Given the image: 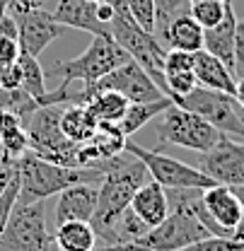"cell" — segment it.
<instances>
[{
	"mask_svg": "<svg viewBox=\"0 0 244 251\" xmlns=\"http://www.w3.org/2000/svg\"><path fill=\"white\" fill-rule=\"evenodd\" d=\"M97 167L104 172V176L97 186L99 198H97V210L92 215V227H94L97 237H102L109 244L114 222L131 205L136 191L150 181V172L138 157L126 150L111 159L99 162Z\"/></svg>",
	"mask_w": 244,
	"mask_h": 251,
	"instance_id": "obj_1",
	"label": "cell"
},
{
	"mask_svg": "<svg viewBox=\"0 0 244 251\" xmlns=\"http://www.w3.org/2000/svg\"><path fill=\"white\" fill-rule=\"evenodd\" d=\"M17 174H20L17 203L46 201L49 196H58L68 186L85 184V181L97 184L104 176L99 167H65L58 162L44 159L31 150L17 159Z\"/></svg>",
	"mask_w": 244,
	"mask_h": 251,
	"instance_id": "obj_2",
	"label": "cell"
},
{
	"mask_svg": "<svg viewBox=\"0 0 244 251\" xmlns=\"http://www.w3.org/2000/svg\"><path fill=\"white\" fill-rule=\"evenodd\" d=\"M128 61H131V56L116 44V39L111 34H92L90 46L80 56L56 63L51 68V73L61 75L65 85H70L75 80H80L82 85H92Z\"/></svg>",
	"mask_w": 244,
	"mask_h": 251,
	"instance_id": "obj_3",
	"label": "cell"
},
{
	"mask_svg": "<svg viewBox=\"0 0 244 251\" xmlns=\"http://www.w3.org/2000/svg\"><path fill=\"white\" fill-rule=\"evenodd\" d=\"M109 27H111V36L116 39V44L153 77L160 85V90L167 94V82H164L167 49L162 46V41L155 34L143 29L133 17H114Z\"/></svg>",
	"mask_w": 244,
	"mask_h": 251,
	"instance_id": "obj_4",
	"label": "cell"
},
{
	"mask_svg": "<svg viewBox=\"0 0 244 251\" xmlns=\"http://www.w3.org/2000/svg\"><path fill=\"white\" fill-rule=\"evenodd\" d=\"M172 101L189 109V111H193V114H198V116H203L220 133L244 140V109L235 99V94L217 92V90H208V87L198 85L193 92H189L186 97H174Z\"/></svg>",
	"mask_w": 244,
	"mask_h": 251,
	"instance_id": "obj_5",
	"label": "cell"
},
{
	"mask_svg": "<svg viewBox=\"0 0 244 251\" xmlns=\"http://www.w3.org/2000/svg\"><path fill=\"white\" fill-rule=\"evenodd\" d=\"M222 135L225 133H220L211 121H206L203 116L184 109L174 101L160 116V140L167 145H177L193 152H206Z\"/></svg>",
	"mask_w": 244,
	"mask_h": 251,
	"instance_id": "obj_6",
	"label": "cell"
},
{
	"mask_svg": "<svg viewBox=\"0 0 244 251\" xmlns=\"http://www.w3.org/2000/svg\"><path fill=\"white\" fill-rule=\"evenodd\" d=\"M54 234L46 229L44 201L15 203L12 215L0 234V251H44Z\"/></svg>",
	"mask_w": 244,
	"mask_h": 251,
	"instance_id": "obj_7",
	"label": "cell"
},
{
	"mask_svg": "<svg viewBox=\"0 0 244 251\" xmlns=\"http://www.w3.org/2000/svg\"><path fill=\"white\" fill-rule=\"evenodd\" d=\"M126 152L136 155L150 172V179L164 188H211L215 181L203 174L198 167L186 164L182 159L162 155L160 150H148L133 140H126Z\"/></svg>",
	"mask_w": 244,
	"mask_h": 251,
	"instance_id": "obj_8",
	"label": "cell"
},
{
	"mask_svg": "<svg viewBox=\"0 0 244 251\" xmlns=\"http://www.w3.org/2000/svg\"><path fill=\"white\" fill-rule=\"evenodd\" d=\"M203 237H211V232L196 218V213L186 205H177V208H169V215L157 227H153L138 242V247L153 251H182Z\"/></svg>",
	"mask_w": 244,
	"mask_h": 251,
	"instance_id": "obj_9",
	"label": "cell"
},
{
	"mask_svg": "<svg viewBox=\"0 0 244 251\" xmlns=\"http://www.w3.org/2000/svg\"><path fill=\"white\" fill-rule=\"evenodd\" d=\"M99 92H119L128 101H155V99L167 97L160 90V85L133 58L128 63H123V65H119L116 70H111L109 75H104L102 80H97L92 85H85L82 92H80V104L90 101L92 97Z\"/></svg>",
	"mask_w": 244,
	"mask_h": 251,
	"instance_id": "obj_10",
	"label": "cell"
},
{
	"mask_svg": "<svg viewBox=\"0 0 244 251\" xmlns=\"http://www.w3.org/2000/svg\"><path fill=\"white\" fill-rule=\"evenodd\" d=\"M10 12L17 20L20 29V51H27L31 56H41L56 39H61L68 31L65 25H61L54 12H46L41 7H25L17 2H10Z\"/></svg>",
	"mask_w": 244,
	"mask_h": 251,
	"instance_id": "obj_11",
	"label": "cell"
},
{
	"mask_svg": "<svg viewBox=\"0 0 244 251\" xmlns=\"http://www.w3.org/2000/svg\"><path fill=\"white\" fill-rule=\"evenodd\" d=\"M198 169L208 174L215 184L232 188L244 186V140L222 135L211 150L201 152Z\"/></svg>",
	"mask_w": 244,
	"mask_h": 251,
	"instance_id": "obj_12",
	"label": "cell"
},
{
	"mask_svg": "<svg viewBox=\"0 0 244 251\" xmlns=\"http://www.w3.org/2000/svg\"><path fill=\"white\" fill-rule=\"evenodd\" d=\"M97 198H99V188L92 181L75 184L61 191L56 201V225L70 222V220L92 222V215L97 210Z\"/></svg>",
	"mask_w": 244,
	"mask_h": 251,
	"instance_id": "obj_13",
	"label": "cell"
},
{
	"mask_svg": "<svg viewBox=\"0 0 244 251\" xmlns=\"http://www.w3.org/2000/svg\"><path fill=\"white\" fill-rule=\"evenodd\" d=\"M203 205L220 227H225L227 232L235 234V227H237L244 210V198L235 188L222 186V184L203 188Z\"/></svg>",
	"mask_w": 244,
	"mask_h": 251,
	"instance_id": "obj_14",
	"label": "cell"
},
{
	"mask_svg": "<svg viewBox=\"0 0 244 251\" xmlns=\"http://www.w3.org/2000/svg\"><path fill=\"white\" fill-rule=\"evenodd\" d=\"M54 17L68 29L90 31V34H111V27L97 17V2L90 0H58Z\"/></svg>",
	"mask_w": 244,
	"mask_h": 251,
	"instance_id": "obj_15",
	"label": "cell"
},
{
	"mask_svg": "<svg viewBox=\"0 0 244 251\" xmlns=\"http://www.w3.org/2000/svg\"><path fill=\"white\" fill-rule=\"evenodd\" d=\"M237 15H235V7L232 2L227 5V12H225V20L220 25H215L211 29H206L203 34V49L208 53H213L215 58L225 63L232 73H235V36H237Z\"/></svg>",
	"mask_w": 244,
	"mask_h": 251,
	"instance_id": "obj_16",
	"label": "cell"
},
{
	"mask_svg": "<svg viewBox=\"0 0 244 251\" xmlns=\"http://www.w3.org/2000/svg\"><path fill=\"white\" fill-rule=\"evenodd\" d=\"M193 58H196V61H193V75H196V80H198L201 87L235 94V90H237L235 73L220 61V58H215L213 53H208L206 49L196 51Z\"/></svg>",
	"mask_w": 244,
	"mask_h": 251,
	"instance_id": "obj_17",
	"label": "cell"
},
{
	"mask_svg": "<svg viewBox=\"0 0 244 251\" xmlns=\"http://www.w3.org/2000/svg\"><path fill=\"white\" fill-rule=\"evenodd\" d=\"M131 208L145 220L150 227H157L162 220L169 215V198H167V188L160 186L157 181H148L136 191Z\"/></svg>",
	"mask_w": 244,
	"mask_h": 251,
	"instance_id": "obj_18",
	"label": "cell"
},
{
	"mask_svg": "<svg viewBox=\"0 0 244 251\" xmlns=\"http://www.w3.org/2000/svg\"><path fill=\"white\" fill-rule=\"evenodd\" d=\"M61 128L70 143L85 145L99 133V121L85 101L82 104H68L61 114Z\"/></svg>",
	"mask_w": 244,
	"mask_h": 251,
	"instance_id": "obj_19",
	"label": "cell"
},
{
	"mask_svg": "<svg viewBox=\"0 0 244 251\" xmlns=\"http://www.w3.org/2000/svg\"><path fill=\"white\" fill-rule=\"evenodd\" d=\"M203 34H206V29H203V27L191 17V12H189V15L174 17V20L164 27L160 41H164L169 49H179V51L196 53V51L203 49Z\"/></svg>",
	"mask_w": 244,
	"mask_h": 251,
	"instance_id": "obj_20",
	"label": "cell"
},
{
	"mask_svg": "<svg viewBox=\"0 0 244 251\" xmlns=\"http://www.w3.org/2000/svg\"><path fill=\"white\" fill-rule=\"evenodd\" d=\"M169 106H172V97H162V99H155V101H131L126 114H123V119L116 126H119V130L126 138H131L143 126H148L157 116H162Z\"/></svg>",
	"mask_w": 244,
	"mask_h": 251,
	"instance_id": "obj_21",
	"label": "cell"
},
{
	"mask_svg": "<svg viewBox=\"0 0 244 251\" xmlns=\"http://www.w3.org/2000/svg\"><path fill=\"white\" fill-rule=\"evenodd\" d=\"M54 242L63 251H94V247H97V232H94L92 222L70 220V222L56 225Z\"/></svg>",
	"mask_w": 244,
	"mask_h": 251,
	"instance_id": "obj_22",
	"label": "cell"
},
{
	"mask_svg": "<svg viewBox=\"0 0 244 251\" xmlns=\"http://www.w3.org/2000/svg\"><path fill=\"white\" fill-rule=\"evenodd\" d=\"M0 145L12 159L29 152V135L22 126V119L5 109H0Z\"/></svg>",
	"mask_w": 244,
	"mask_h": 251,
	"instance_id": "obj_23",
	"label": "cell"
},
{
	"mask_svg": "<svg viewBox=\"0 0 244 251\" xmlns=\"http://www.w3.org/2000/svg\"><path fill=\"white\" fill-rule=\"evenodd\" d=\"M153 227L140 218L131 205L123 210L119 220L111 227V237H109V247H119V244H138Z\"/></svg>",
	"mask_w": 244,
	"mask_h": 251,
	"instance_id": "obj_24",
	"label": "cell"
},
{
	"mask_svg": "<svg viewBox=\"0 0 244 251\" xmlns=\"http://www.w3.org/2000/svg\"><path fill=\"white\" fill-rule=\"evenodd\" d=\"M85 104L92 109V114L97 116L99 124H119L131 101L119 92H99Z\"/></svg>",
	"mask_w": 244,
	"mask_h": 251,
	"instance_id": "obj_25",
	"label": "cell"
},
{
	"mask_svg": "<svg viewBox=\"0 0 244 251\" xmlns=\"http://www.w3.org/2000/svg\"><path fill=\"white\" fill-rule=\"evenodd\" d=\"M20 68H22V90L27 94H31L36 101H39V106H41V101H44V97H46V77H44V70H41V65H39V58L36 56H31L27 51H20Z\"/></svg>",
	"mask_w": 244,
	"mask_h": 251,
	"instance_id": "obj_26",
	"label": "cell"
},
{
	"mask_svg": "<svg viewBox=\"0 0 244 251\" xmlns=\"http://www.w3.org/2000/svg\"><path fill=\"white\" fill-rule=\"evenodd\" d=\"M232 0H208V2H196L191 5V17L203 27V29H211L215 25H220L225 20V12H227V5Z\"/></svg>",
	"mask_w": 244,
	"mask_h": 251,
	"instance_id": "obj_27",
	"label": "cell"
},
{
	"mask_svg": "<svg viewBox=\"0 0 244 251\" xmlns=\"http://www.w3.org/2000/svg\"><path fill=\"white\" fill-rule=\"evenodd\" d=\"M0 109L12 111L20 119H25V116H29L34 109H39V101L31 94L25 92L22 87H17V90H0Z\"/></svg>",
	"mask_w": 244,
	"mask_h": 251,
	"instance_id": "obj_28",
	"label": "cell"
},
{
	"mask_svg": "<svg viewBox=\"0 0 244 251\" xmlns=\"http://www.w3.org/2000/svg\"><path fill=\"white\" fill-rule=\"evenodd\" d=\"M182 251H244V242L237 237H203Z\"/></svg>",
	"mask_w": 244,
	"mask_h": 251,
	"instance_id": "obj_29",
	"label": "cell"
},
{
	"mask_svg": "<svg viewBox=\"0 0 244 251\" xmlns=\"http://www.w3.org/2000/svg\"><path fill=\"white\" fill-rule=\"evenodd\" d=\"M128 12H131V17H133L143 29L155 34V27H157V7H155V0H128Z\"/></svg>",
	"mask_w": 244,
	"mask_h": 251,
	"instance_id": "obj_30",
	"label": "cell"
},
{
	"mask_svg": "<svg viewBox=\"0 0 244 251\" xmlns=\"http://www.w3.org/2000/svg\"><path fill=\"white\" fill-rule=\"evenodd\" d=\"M167 82V97H186L189 92H193L198 87V80L193 75V70H186V73H172L164 77Z\"/></svg>",
	"mask_w": 244,
	"mask_h": 251,
	"instance_id": "obj_31",
	"label": "cell"
},
{
	"mask_svg": "<svg viewBox=\"0 0 244 251\" xmlns=\"http://www.w3.org/2000/svg\"><path fill=\"white\" fill-rule=\"evenodd\" d=\"M193 53L191 51H179V49H167L164 56V77L172 73H186L193 70Z\"/></svg>",
	"mask_w": 244,
	"mask_h": 251,
	"instance_id": "obj_32",
	"label": "cell"
},
{
	"mask_svg": "<svg viewBox=\"0 0 244 251\" xmlns=\"http://www.w3.org/2000/svg\"><path fill=\"white\" fill-rule=\"evenodd\" d=\"M17 193H20V174L7 184V188H5L2 196H0V234H2L7 220L12 215V208H15V203H17Z\"/></svg>",
	"mask_w": 244,
	"mask_h": 251,
	"instance_id": "obj_33",
	"label": "cell"
},
{
	"mask_svg": "<svg viewBox=\"0 0 244 251\" xmlns=\"http://www.w3.org/2000/svg\"><path fill=\"white\" fill-rule=\"evenodd\" d=\"M22 87V68L20 63L0 65V90H17Z\"/></svg>",
	"mask_w": 244,
	"mask_h": 251,
	"instance_id": "obj_34",
	"label": "cell"
},
{
	"mask_svg": "<svg viewBox=\"0 0 244 251\" xmlns=\"http://www.w3.org/2000/svg\"><path fill=\"white\" fill-rule=\"evenodd\" d=\"M17 58H20V41L0 34V65L17 63Z\"/></svg>",
	"mask_w": 244,
	"mask_h": 251,
	"instance_id": "obj_35",
	"label": "cell"
},
{
	"mask_svg": "<svg viewBox=\"0 0 244 251\" xmlns=\"http://www.w3.org/2000/svg\"><path fill=\"white\" fill-rule=\"evenodd\" d=\"M235 77H244V22L237 25L235 36Z\"/></svg>",
	"mask_w": 244,
	"mask_h": 251,
	"instance_id": "obj_36",
	"label": "cell"
},
{
	"mask_svg": "<svg viewBox=\"0 0 244 251\" xmlns=\"http://www.w3.org/2000/svg\"><path fill=\"white\" fill-rule=\"evenodd\" d=\"M0 34L2 36H10V39H20V29H17V20L15 15L7 10V15L0 20Z\"/></svg>",
	"mask_w": 244,
	"mask_h": 251,
	"instance_id": "obj_37",
	"label": "cell"
},
{
	"mask_svg": "<svg viewBox=\"0 0 244 251\" xmlns=\"http://www.w3.org/2000/svg\"><path fill=\"white\" fill-rule=\"evenodd\" d=\"M97 17H99L104 25H111V20H114V7H111L107 0H99V2H97Z\"/></svg>",
	"mask_w": 244,
	"mask_h": 251,
	"instance_id": "obj_38",
	"label": "cell"
},
{
	"mask_svg": "<svg viewBox=\"0 0 244 251\" xmlns=\"http://www.w3.org/2000/svg\"><path fill=\"white\" fill-rule=\"evenodd\" d=\"M235 99L240 101V106L244 109V77L237 80V90H235Z\"/></svg>",
	"mask_w": 244,
	"mask_h": 251,
	"instance_id": "obj_39",
	"label": "cell"
},
{
	"mask_svg": "<svg viewBox=\"0 0 244 251\" xmlns=\"http://www.w3.org/2000/svg\"><path fill=\"white\" fill-rule=\"evenodd\" d=\"M15 162H17V159H12V157L2 150V145H0V169H2V167H10V164H15Z\"/></svg>",
	"mask_w": 244,
	"mask_h": 251,
	"instance_id": "obj_40",
	"label": "cell"
},
{
	"mask_svg": "<svg viewBox=\"0 0 244 251\" xmlns=\"http://www.w3.org/2000/svg\"><path fill=\"white\" fill-rule=\"evenodd\" d=\"M242 198H244V196H242ZM235 237L244 242V210H242V218H240V222H237V227H235Z\"/></svg>",
	"mask_w": 244,
	"mask_h": 251,
	"instance_id": "obj_41",
	"label": "cell"
},
{
	"mask_svg": "<svg viewBox=\"0 0 244 251\" xmlns=\"http://www.w3.org/2000/svg\"><path fill=\"white\" fill-rule=\"evenodd\" d=\"M12 2H17V5H25V7H39L44 0H12Z\"/></svg>",
	"mask_w": 244,
	"mask_h": 251,
	"instance_id": "obj_42",
	"label": "cell"
},
{
	"mask_svg": "<svg viewBox=\"0 0 244 251\" xmlns=\"http://www.w3.org/2000/svg\"><path fill=\"white\" fill-rule=\"evenodd\" d=\"M10 2H12V0H0V20L7 15V10H10Z\"/></svg>",
	"mask_w": 244,
	"mask_h": 251,
	"instance_id": "obj_43",
	"label": "cell"
},
{
	"mask_svg": "<svg viewBox=\"0 0 244 251\" xmlns=\"http://www.w3.org/2000/svg\"><path fill=\"white\" fill-rule=\"evenodd\" d=\"M235 191H237V193H240V196H244V186H242V188H235Z\"/></svg>",
	"mask_w": 244,
	"mask_h": 251,
	"instance_id": "obj_44",
	"label": "cell"
},
{
	"mask_svg": "<svg viewBox=\"0 0 244 251\" xmlns=\"http://www.w3.org/2000/svg\"><path fill=\"white\" fill-rule=\"evenodd\" d=\"M196 2H208V0H191V5H196Z\"/></svg>",
	"mask_w": 244,
	"mask_h": 251,
	"instance_id": "obj_45",
	"label": "cell"
},
{
	"mask_svg": "<svg viewBox=\"0 0 244 251\" xmlns=\"http://www.w3.org/2000/svg\"><path fill=\"white\" fill-rule=\"evenodd\" d=\"M90 2H99V0H90Z\"/></svg>",
	"mask_w": 244,
	"mask_h": 251,
	"instance_id": "obj_46",
	"label": "cell"
},
{
	"mask_svg": "<svg viewBox=\"0 0 244 251\" xmlns=\"http://www.w3.org/2000/svg\"><path fill=\"white\" fill-rule=\"evenodd\" d=\"M240 22H244V20H240Z\"/></svg>",
	"mask_w": 244,
	"mask_h": 251,
	"instance_id": "obj_47",
	"label": "cell"
}]
</instances>
